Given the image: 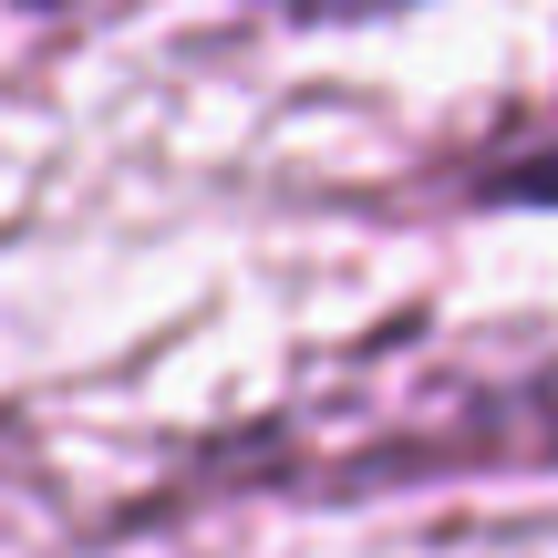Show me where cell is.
<instances>
[{
  "mask_svg": "<svg viewBox=\"0 0 558 558\" xmlns=\"http://www.w3.org/2000/svg\"><path fill=\"white\" fill-rule=\"evenodd\" d=\"M414 0H290V21H393Z\"/></svg>",
  "mask_w": 558,
  "mask_h": 558,
  "instance_id": "7a4b0ae2",
  "label": "cell"
},
{
  "mask_svg": "<svg viewBox=\"0 0 558 558\" xmlns=\"http://www.w3.org/2000/svg\"><path fill=\"white\" fill-rule=\"evenodd\" d=\"M476 197L486 207H558V145H548V156L497 166V177H476Z\"/></svg>",
  "mask_w": 558,
  "mask_h": 558,
  "instance_id": "6da1fadb",
  "label": "cell"
}]
</instances>
